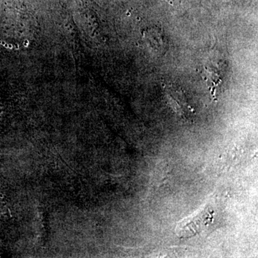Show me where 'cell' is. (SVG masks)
Listing matches in <instances>:
<instances>
[{
  "mask_svg": "<svg viewBox=\"0 0 258 258\" xmlns=\"http://www.w3.org/2000/svg\"><path fill=\"white\" fill-rule=\"evenodd\" d=\"M214 211L212 209L205 208L196 216L180 222L176 228V235L180 238L192 237L205 230L213 221Z\"/></svg>",
  "mask_w": 258,
  "mask_h": 258,
  "instance_id": "obj_1",
  "label": "cell"
},
{
  "mask_svg": "<svg viewBox=\"0 0 258 258\" xmlns=\"http://www.w3.org/2000/svg\"><path fill=\"white\" fill-rule=\"evenodd\" d=\"M165 91L168 97L175 104V108L178 113L186 119H191L195 111L186 101L182 91L173 85L165 86Z\"/></svg>",
  "mask_w": 258,
  "mask_h": 258,
  "instance_id": "obj_2",
  "label": "cell"
}]
</instances>
